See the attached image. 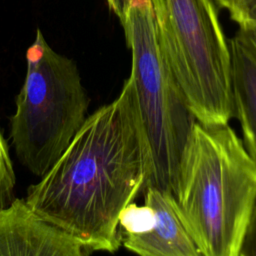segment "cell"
Here are the masks:
<instances>
[{
  "label": "cell",
  "instance_id": "6da1fadb",
  "mask_svg": "<svg viewBox=\"0 0 256 256\" xmlns=\"http://www.w3.org/2000/svg\"><path fill=\"white\" fill-rule=\"evenodd\" d=\"M146 155L130 88L101 106L67 148L28 188L29 207L78 239L85 248L114 253L122 244L121 211L142 192Z\"/></svg>",
  "mask_w": 256,
  "mask_h": 256
},
{
  "label": "cell",
  "instance_id": "7a4b0ae2",
  "mask_svg": "<svg viewBox=\"0 0 256 256\" xmlns=\"http://www.w3.org/2000/svg\"><path fill=\"white\" fill-rule=\"evenodd\" d=\"M173 196L202 256H238L256 199V163L228 123H194Z\"/></svg>",
  "mask_w": 256,
  "mask_h": 256
},
{
  "label": "cell",
  "instance_id": "3957f363",
  "mask_svg": "<svg viewBox=\"0 0 256 256\" xmlns=\"http://www.w3.org/2000/svg\"><path fill=\"white\" fill-rule=\"evenodd\" d=\"M119 20L131 51L126 82L146 155L143 190L156 187L173 194L180 156L197 120L161 53L151 0H129Z\"/></svg>",
  "mask_w": 256,
  "mask_h": 256
},
{
  "label": "cell",
  "instance_id": "277c9868",
  "mask_svg": "<svg viewBox=\"0 0 256 256\" xmlns=\"http://www.w3.org/2000/svg\"><path fill=\"white\" fill-rule=\"evenodd\" d=\"M164 60L197 121L234 117L230 47L213 0H151Z\"/></svg>",
  "mask_w": 256,
  "mask_h": 256
},
{
  "label": "cell",
  "instance_id": "5b68a950",
  "mask_svg": "<svg viewBox=\"0 0 256 256\" xmlns=\"http://www.w3.org/2000/svg\"><path fill=\"white\" fill-rule=\"evenodd\" d=\"M26 61L10 138L20 163L41 178L84 123L89 97L74 60L54 51L39 28Z\"/></svg>",
  "mask_w": 256,
  "mask_h": 256
},
{
  "label": "cell",
  "instance_id": "8992f818",
  "mask_svg": "<svg viewBox=\"0 0 256 256\" xmlns=\"http://www.w3.org/2000/svg\"><path fill=\"white\" fill-rule=\"evenodd\" d=\"M91 254L74 236L44 220L24 199L0 208V256H83Z\"/></svg>",
  "mask_w": 256,
  "mask_h": 256
},
{
  "label": "cell",
  "instance_id": "52a82bcc",
  "mask_svg": "<svg viewBox=\"0 0 256 256\" xmlns=\"http://www.w3.org/2000/svg\"><path fill=\"white\" fill-rule=\"evenodd\" d=\"M144 203L155 214L153 227L143 234L122 236L123 246L142 256H202L177 211L173 194L147 187Z\"/></svg>",
  "mask_w": 256,
  "mask_h": 256
},
{
  "label": "cell",
  "instance_id": "ba28073f",
  "mask_svg": "<svg viewBox=\"0 0 256 256\" xmlns=\"http://www.w3.org/2000/svg\"><path fill=\"white\" fill-rule=\"evenodd\" d=\"M229 47L234 116L241 126L244 147L256 163V50L240 28Z\"/></svg>",
  "mask_w": 256,
  "mask_h": 256
},
{
  "label": "cell",
  "instance_id": "9c48e42d",
  "mask_svg": "<svg viewBox=\"0 0 256 256\" xmlns=\"http://www.w3.org/2000/svg\"><path fill=\"white\" fill-rule=\"evenodd\" d=\"M154 221V210L148 204L139 206L131 202L119 215V228L122 236L143 234L153 227Z\"/></svg>",
  "mask_w": 256,
  "mask_h": 256
},
{
  "label": "cell",
  "instance_id": "30bf717a",
  "mask_svg": "<svg viewBox=\"0 0 256 256\" xmlns=\"http://www.w3.org/2000/svg\"><path fill=\"white\" fill-rule=\"evenodd\" d=\"M15 184L16 176L9 148L0 131V208L7 206L14 199Z\"/></svg>",
  "mask_w": 256,
  "mask_h": 256
},
{
  "label": "cell",
  "instance_id": "8fae6325",
  "mask_svg": "<svg viewBox=\"0 0 256 256\" xmlns=\"http://www.w3.org/2000/svg\"><path fill=\"white\" fill-rule=\"evenodd\" d=\"M238 256H256V199L242 237Z\"/></svg>",
  "mask_w": 256,
  "mask_h": 256
},
{
  "label": "cell",
  "instance_id": "7c38bea8",
  "mask_svg": "<svg viewBox=\"0 0 256 256\" xmlns=\"http://www.w3.org/2000/svg\"><path fill=\"white\" fill-rule=\"evenodd\" d=\"M229 13L239 26L256 23V0H235L234 7Z\"/></svg>",
  "mask_w": 256,
  "mask_h": 256
},
{
  "label": "cell",
  "instance_id": "4fadbf2b",
  "mask_svg": "<svg viewBox=\"0 0 256 256\" xmlns=\"http://www.w3.org/2000/svg\"><path fill=\"white\" fill-rule=\"evenodd\" d=\"M108 2V5L110 7V9L118 16V18L120 19L127 6H128V3H129V0H107Z\"/></svg>",
  "mask_w": 256,
  "mask_h": 256
},
{
  "label": "cell",
  "instance_id": "5bb4252c",
  "mask_svg": "<svg viewBox=\"0 0 256 256\" xmlns=\"http://www.w3.org/2000/svg\"><path fill=\"white\" fill-rule=\"evenodd\" d=\"M239 28L244 31V33L250 39L251 43L253 44V46H254V48L256 50V23L245 24V25L239 26Z\"/></svg>",
  "mask_w": 256,
  "mask_h": 256
},
{
  "label": "cell",
  "instance_id": "9a60e30c",
  "mask_svg": "<svg viewBox=\"0 0 256 256\" xmlns=\"http://www.w3.org/2000/svg\"><path fill=\"white\" fill-rule=\"evenodd\" d=\"M213 1L216 2L218 5H220L221 7L229 10V12H230L234 7L235 0H213Z\"/></svg>",
  "mask_w": 256,
  "mask_h": 256
}]
</instances>
